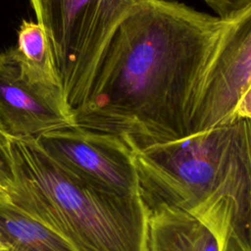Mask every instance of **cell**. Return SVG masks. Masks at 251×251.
<instances>
[{
  "label": "cell",
  "instance_id": "obj_1",
  "mask_svg": "<svg viewBox=\"0 0 251 251\" xmlns=\"http://www.w3.org/2000/svg\"><path fill=\"white\" fill-rule=\"evenodd\" d=\"M227 22L183 3L149 0L119 26L76 126L122 137L138 152L188 136L203 76Z\"/></svg>",
  "mask_w": 251,
  "mask_h": 251
},
{
  "label": "cell",
  "instance_id": "obj_11",
  "mask_svg": "<svg viewBox=\"0 0 251 251\" xmlns=\"http://www.w3.org/2000/svg\"><path fill=\"white\" fill-rule=\"evenodd\" d=\"M15 183L11 137L0 130V194L6 195Z\"/></svg>",
  "mask_w": 251,
  "mask_h": 251
},
{
  "label": "cell",
  "instance_id": "obj_3",
  "mask_svg": "<svg viewBox=\"0 0 251 251\" xmlns=\"http://www.w3.org/2000/svg\"><path fill=\"white\" fill-rule=\"evenodd\" d=\"M15 183L7 200L75 251H147L149 212L141 195L120 196L76 176L36 138H11Z\"/></svg>",
  "mask_w": 251,
  "mask_h": 251
},
{
  "label": "cell",
  "instance_id": "obj_4",
  "mask_svg": "<svg viewBox=\"0 0 251 251\" xmlns=\"http://www.w3.org/2000/svg\"><path fill=\"white\" fill-rule=\"evenodd\" d=\"M45 30L73 109L86 98L121 24L149 0H26Z\"/></svg>",
  "mask_w": 251,
  "mask_h": 251
},
{
  "label": "cell",
  "instance_id": "obj_13",
  "mask_svg": "<svg viewBox=\"0 0 251 251\" xmlns=\"http://www.w3.org/2000/svg\"><path fill=\"white\" fill-rule=\"evenodd\" d=\"M234 119L251 120V83L241 95L233 110L231 121Z\"/></svg>",
  "mask_w": 251,
  "mask_h": 251
},
{
  "label": "cell",
  "instance_id": "obj_12",
  "mask_svg": "<svg viewBox=\"0 0 251 251\" xmlns=\"http://www.w3.org/2000/svg\"><path fill=\"white\" fill-rule=\"evenodd\" d=\"M205 2L218 17L226 22L231 21L244 11L249 5L251 0H201Z\"/></svg>",
  "mask_w": 251,
  "mask_h": 251
},
{
  "label": "cell",
  "instance_id": "obj_7",
  "mask_svg": "<svg viewBox=\"0 0 251 251\" xmlns=\"http://www.w3.org/2000/svg\"><path fill=\"white\" fill-rule=\"evenodd\" d=\"M251 83V5L227 22L194 102L188 135L231 122Z\"/></svg>",
  "mask_w": 251,
  "mask_h": 251
},
{
  "label": "cell",
  "instance_id": "obj_6",
  "mask_svg": "<svg viewBox=\"0 0 251 251\" xmlns=\"http://www.w3.org/2000/svg\"><path fill=\"white\" fill-rule=\"evenodd\" d=\"M75 125L63 88L33 75L16 46L0 52L1 131L11 138H37Z\"/></svg>",
  "mask_w": 251,
  "mask_h": 251
},
{
  "label": "cell",
  "instance_id": "obj_9",
  "mask_svg": "<svg viewBox=\"0 0 251 251\" xmlns=\"http://www.w3.org/2000/svg\"><path fill=\"white\" fill-rule=\"evenodd\" d=\"M0 245L6 251H75L58 233L1 194Z\"/></svg>",
  "mask_w": 251,
  "mask_h": 251
},
{
  "label": "cell",
  "instance_id": "obj_5",
  "mask_svg": "<svg viewBox=\"0 0 251 251\" xmlns=\"http://www.w3.org/2000/svg\"><path fill=\"white\" fill-rule=\"evenodd\" d=\"M36 140L53 160L90 184L120 196L141 195L134 152L119 135L75 125Z\"/></svg>",
  "mask_w": 251,
  "mask_h": 251
},
{
  "label": "cell",
  "instance_id": "obj_14",
  "mask_svg": "<svg viewBox=\"0 0 251 251\" xmlns=\"http://www.w3.org/2000/svg\"><path fill=\"white\" fill-rule=\"evenodd\" d=\"M0 251H6V249H5V248H3V247L0 245Z\"/></svg>",
  "mask_w": 251,
  "mask_h": 251
},
{
  "label": "cell",
  "instance_id": "obj_10",
  "mask_svg": "<svg viewBox=\"0 0 251 251\" xmlns=\"http://www.w3.org/2000/svg\"><path fill=\"white\" fill-rule=\"evenodd\" d=\"M16 48L36 77L50 86L64 89L47 34L37 22H22L18 29Z\"/></svg>",
  "mask_w": 251,
  "mask_h": 251
},
{
  "label": "cell",
  "instance_id": "obj_2",
  "mask_svg": "<svg viewBox=\"0 0 251 251\" xmlns=\"http://www.w3.org/2000/svg\"><path fill=\"white\" fill-rule=\"evenodd\" d=\"M134 158L148 212L181 209L215 234L221 251H251V120L234 119Z\"/></svg>",
  "mask_w": 251,
  "mask_h": 251
},
{
  "label": "cell",
  "instance_id": "obj_8",
  "mask_svg": "<svg viewBox=\"0 0 251 251\" xmlns=\"http://www.w3.org/2000/svg\"><path fill=\"white\" fill-rule=\"evenodd\" d=\"M147 251H221L215 234L181 209L162 206L149 212Z\"/></svg>",
  "mask_w": 251,
  "mask_h": 251
}]
</instances>
